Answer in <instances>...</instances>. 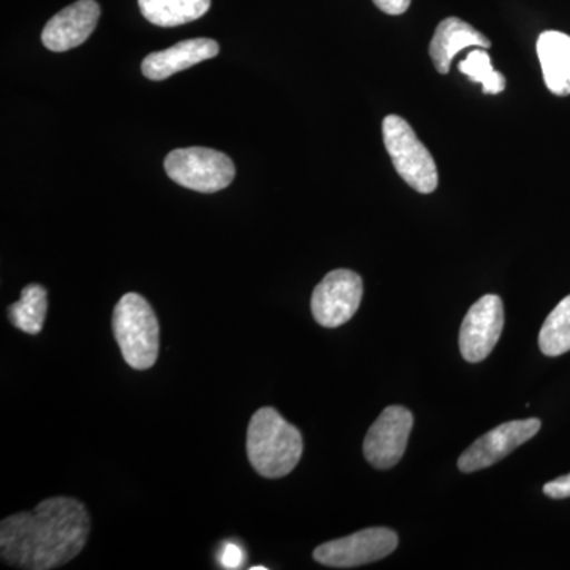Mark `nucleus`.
Listing matches in <instances>:
<instances>
[{
  "instance_id": "0eeeda50",
  "label": "nucleus",
  "mask_w": 570,
  "mask_h": 570,
  "mask_svg": "<svg viewBox=\"0 0 570 570\" xmlns=\"http://www.w3.org/2000/svg\"><path fill=\"white\" fill-rule=\"evenodd\" d=\"M362 298V277L351 269H335L314 288L311 311L318 325L336 328L355 316Z\"/></svg>"
},
{
  "instance_id": "9b49d317",
  "label": "nucleus",
  "mask_w": 570,
  "mask_h": 570,
  "mask_svg": "<svg viewBox=\"0 0 570 570\" xmlns=\"http://www.w3.org/2000/svg\"><path fill=\"white\" fill-rule=\"evenodd\" d=\"M99 18L100 7L96 0H78L47 22L41 32V43L55 52L80 47L91 37Z\"/></svg>"
},
{
  "instance_id": "7ed1b4c3",
  "label": "nucleus",
  "mask_w": 570,
  "mask_h": 570,
  "mask_svg": "<svg viewBox=\"0 0 570 570\" xmlns=\"http://www.w3.org/2000/svg\"><path fill=\"white\" fill-rule=\"evenodd\" d=\"M112 332L124 360L134 370H149L159 356V322L146 298L126 294L112 311Z\"/></svg>"
},
{
  "instance_id": "39448f33",
  "label": "nucleus",
  "mask_w": 570,
  "mask_h": 570,
  "mask_svg": "<svg viewBox=\"0 0 570 570\" xmlns=\"http://www.w3.org/2000/svg\"><path fill=\"white\" fill-rule=\"evenodd\" d=\"M164 167L171 181L202 194L225 189L236 175L230 157L209 148L175 149L165 157Z\"/></svg>"
},
{
  "instance_id": "2eb2a0df",
  "label": "nucleus",
  "mask_w": 570,
  "mask_h": 570,
  "mask_svg": "<svg viewBox=\"0 0 570 570\" xmlns=\"http://www.w3.org/2000/svg\"><path fill=\"white\" fill-rule=\"evenodd\" d=\"M142 17L159 28H176L204 17L212 0H138Z\"/></svg>"
},
{
  "instance_id": "a211bd4d",
  "label": "nucleus",
  "mask_w": 570,
  "mask_h": 570,
  "mask_svg": "<svg viewBox=\"0 0 570 570\" xmlns=\"http://www.w3.org/2000/svg\"><path fill=\"white\" fill-rule=\"evenodd\" d=\"M460 71L472 81L482 82L485 94H499L505 89L504 75L493 69L490 55L483 48L469 52L468 58L460 62Z\"/></svg>"
},
{
  "instance_id": "f03ea898",
  "label": "nucleus",
  "mask_w": 570,
  "mask_h": 570,
  "mask_svg": "<svg viewBox=\"0 0 570 570\" xmlns=\"http://www.w3.org/2000/svg\"><path fill=\"white\" fill-rule=\"evenodd\" d=\"M247 459L257 474L281 479L291 474L303 455L298 428L273 407H262L250 419L246 439Z\"/></svg>"
},
{
  "instance_id": "423d86ee",
  "label": "nucleus",
  "mask_w": 570,
  "mask_h": 570,
  "mask_svg": "<svg viewBox=\"0 0 570 570\" xmlns=\"http://www.w3.org/2000/svg\"><path fill=\"white\" fill-rule=\"evenodd\" d=\"M397 547V534L389 528H367L326 542L314 550V560L326 568L352 569L384 560Z\"/></svg>"
},
{
  "instance_id": "f8f14e48",
  "label": "nucleus",
  "mask_w": 570,
  "mask_h": 570,
  "mask_svg": "<svg viewBox=\"0 0 570 570\" xmlns=\"http://www.w3.org/2000/svg\"><path fill=\"white\" fill-rule=\"evenodd\" d=\"M219 55V43L213 39H190L176 43L164 51L151 52L141 62V71L148 80L163 81L179 71L208 61Z\"/></svg>"
},
{
  "instance_id": "9d476101",
  "label": "nucleus",
  "mask_w": 570,
  "mask_h": 570,
  "mask_svg": "<svg viewBox=\"0 0 570 570\" xmlns=\"http://www.w3.org/2000/svg\"><path fill=\"white\" fill-rule=\"evenodd\" d=\"M504 328V305L498 295H485L472 305L460 330V351L469 363L483 362L493 352Z\"/></svg>"
},
{
  "instance_id": "dca6fc26",
  "label": "nucleus",
  "mask_w": 570,
  "mask_h": 570,
  "mask_svg": "<svg viewBox=\"0 0 570 570\" xmlns=\"http://www.w3.org/2000/svg\"><path fill=\"white\" fill-rule=\"evenodd\" d=\"M47 291L41 285H26L22 288L21 298L7 309L11 324L28 335H39L47 318Z\"/></svg>"
},
{
  "instance_id": "20e7f679",
  "label": "nucleus",
  "mask_w": 570,
  "mask_h": 570,
  "mask_svg": "<svg viewBox=\"0 0 570 570\" xmlns=\"http://www.w3.org/2000/svg\"><path fill=\"white\" fill-rule=\"evenodd\" d=\"M382 134L397 175L420 194L434 193L439 184L436 163L406 119L387 116L382 122Z\"/></svg>"
},
{
  "instance_id": "412c9836",
  "label": "nucleus",
  "mask_w": 570,
  "mask_h": 570,
  "mask_svg": "<svg viewBox=\"0 0 570 570\" xmlns=\"http://www.w3.org/2000/svg\"><path fill=\"white\" fill-rule=\"evenodd\" d=\"M373 2L376 3L379 10L396 17V14L406 13L412 0H373Z\"/></svg>"
},
{
  "instance_id": "4be33fe9",
  "label": "nucleus",
  "mask_w": 570,
  "mask_h": 570,
  "mask_svg": "<svg viewBox=\"0 0 570 570\" xmlns=\"http://www.w3.org/2000/svg\"><path fill=\"white\" fill-rule=\"evenodd\" d=\"M253 570H266V568H264V566H255V568H250Z\"/></svg>"
},
{
  "instance_id": "4468645a",
  "label": "nucleus",
  "mask_w": 570,
  "mask_h": 570,
  "mask_svg": "<svg viewBox=\"0 0 570 570\" xmlns=\"http://www.w3.org/2000/svg\"><path fill=\"white\" fill-rule=\"evenodd\" d=\"M538 56L550 92L570 96V36L558 31L540 33Z\"/></svg>"
},
{
  "instance_id": "f3484780",
  "label": "nucleus",
  "mask_w": 570,
  "mask_h": 570,
  "mask_svg": "<svg viewBox=\"0 0 570 570\" xmlns=\"http://www.w3.org/2000/svg\"><path fill=\"white\" fill-rule=\"evenodd\" d=\"M539 347L547 356H560L570 351V295L562 298L543 322Z\"/></svg>"
},
{
  "instance_id": "aec40b11",
  "label": "nucleus",
  "mask_w": 570,
  "mask_h": 570,
  "mask_svg": "<svg viewBox=\"0 0 570 570\" xmlns=\"http://www.w3.org/2000/svg\"><path fill=\"white\" fill-rule=\"evenodd\" d=\"M543 493L551 499H564L570 498V474L561 475L553 482L547 483L543 487Z\"/></svg>"
},
{
  "instance_id": "6e6552de",
  "label": "nucleus",
  "mask_w": 570,
  "mask_h": 570,
  "mask_svg": "<svg viewBox=\"0 0 570 570\" xmlns=\"http://www.w3.org/2000/svg\"><path fill=\"white\" fill-rule=\"evenodd\" d=\"M539 419L513 420L502 423L483 434L474 444L461 453L459 468L464 474L493 466L498 461L505 459L513 450L519 449L524 442L530 441L539 433Z\"/></svg>"
},
{
  "instance_id": "1a4fd4ad",
  "label": "nucleus",
  "mask_w": 570,
  "mask_h": 570,
  "mask_svg": "<svg viewBox=\"0 0 570 570\" xmlns=\"http://www.w3.org/2000/svg\"><path fill=\"white\" fill-rule=\"evenodd\" d=\"M414 426V415L403 406L384 409L367 431L363 452L371 466L390 469L403 459L409 436Z\"/></svg>"
},
{
  "instance_id": "6ab92c4d",
  "label": "nucleus",
  "mask_w": 570,
  "mask_h": 570,
  "mask_svg": "<svg viewBox=\"0 0 570 570\" xmlns=\"http://www.w3.org/2000/svg\"><path fill=\"white\" fill-rule=\"evenodd\" d=\"M219 561L225 569H238L239 566H242V562L245 561V551L242 550V547H239L238 543H224Z\"/></svg>"
},
{
  "instance_id": "f257e3e1",
  "label": "nucleus",
  "mask_w": 570,
  "mask_h": 570,
  "mask_svg": "<svg viewBox=\"0 0 570 570\" xmlns=\"http://www.w3.org/2000/svg\"><path fill=\"white\" fill-rule=\"evenodd\" d=\"M91 519L73 498L45 499L32 512L0 523V557L11 568L50 570L77 558L88 542Z\"/></svg>"
},
{
  "instance_id": "ddd939ff",
  "label": "nucleus",
  "mask_w": 570,
  "mask_h": 570,
  "mask_svg": "<svg viewBox=\"0 0 570 570\" xmlns=\"http://www.w3.org/2000/svg\"><path fill=\"white\" fill-rule=\"evenodd\" d=\"M471 47L489 50L491 41L468 22L450 17L438 26L430 43V56L439 73L445 75L449 73L453 58Z\"/></svg>"
}]
</instances>
